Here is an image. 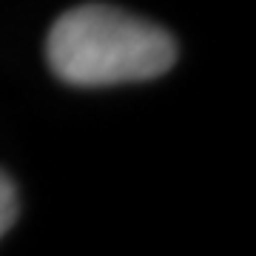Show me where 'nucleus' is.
Listing matches in <instances>:
<instances>
[{"label":"nucleus","instance_id":"2","mask_svg":"<svg viewBox=\"0 0 256 256\" xmlns=\"http://www.w3.org/2000/svg\"><path fill=\"white\" fill-rule=\"evenodd\" d=\"M14 220H18V188L9 180V174L0 171V239L9 234Z\"/></svg>","mask_w":256,"mask_h":256},{"label":"nucleus","instance_id":"1","mask_svg":"<svg viewBox=\"0 0 256 256\" xmlns=\"http://www.w3.org/2000/svg\"><path fill=\"white\" fill-rule=\"evenodd\" d=\"M46 54L63 82L97 88L162 77L176 60V43L151 20L88 3L57 18Z\"/></svg>","mask_w":256,"mask_h":256}]
</instances>
